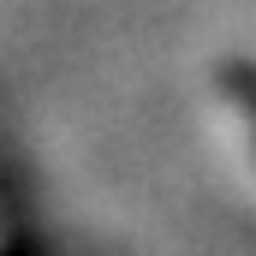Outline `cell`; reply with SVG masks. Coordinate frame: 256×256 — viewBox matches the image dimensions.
Listing matches in <instances>:
<instances>
[{
  "instance_id": "6da1fadb",
  "label": "cell",
  "mask_w": 256,
  "mask_h": 256,
  "mask_svg": "<svg viewBox=\"0 0 256 256\" xmlns=\"http://www.w3.org/2000/svg\"><path fill=\"white\" fill-rule=\"evenodd\" d=\"M226 90L244 102V114L256 120V66H226Z\"/></svg>"
}]
</instances>
